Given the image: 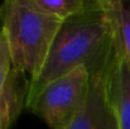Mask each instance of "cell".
I'll return each instance as SVG.
<instances>
[{
  "instance_id": "1",
  "label": "cell",
  "mask_w": 130,
  "mask_h": 129,
  "mask_svg": "<svg viewBox=\"0 0 130 129\" xmlns=\"http://www.w3.org/2000/svg\"><path fill=\"white\" fill-rule=\"evenodd\" d=\"M116 36L110 0H97L85 13L66 20L38 76L29 81L25 108L44 89L78 66L91 72L107 58Z\"/></svg>"
},
{
  "instance_id": "2",
  "label": "cell",
  "mask_w": 130,
  "mask_h": 129,
  "mask_svg": "<svg viewBox=\"0 0 130 129\" xmlns=\"http://www.w3.org/2000/svg\"><path fill=\"white\" fill-rule=\"evenodd\" d=\"M0 18L13 68L29 74V81L36 79L64 22L37 10L28 0L5 1L0 8Z\"/></svg>"
},
{
  "instance_id": "3",
  "label": "cell",
  "mask_w": 130,
  "mask_h": 129,
  "mask_svg": "<svg viewBox=\"0 0 130 129\" xmlns=\"http://www.w3.org/2000/svg\"><path fill=\"white\" fill-rule=\"evenodd\" d=\"M90 85V71L78 66L47 86L27 109L51 129H64L81 108Z\"/></svg>"
},
{
  "instance_id": "4",
  "label": "cell",
  "mask_w": 130,
  "mask_h": 129,
  "mask_svg": "<svg viewBox=\"0 0 130 129\" xmlns=\"http://www.w3.org/2000/svg\"><path fill=\"white\" fill-rule=\"evenodd\" d=\"M102 74L106 105L112 127L130 129V63L121 47L118 29Z\"/></svg>"
},
{
  "instance_id": "5",
  "label": "cell",
  "mask_w": 130,
  "mask_h": 129,
  "mask_svg": "<svg viewBox=\"0 0 130 129\" xmlns=\"http://www.w3.org/2000/svg\"><path fill=\"white\" fill-rule=\"evenodd\" d=\"M29 81L27 74L11 70L5 86L0 91V129H10L23 108H25Z\"/></svg>"
},
{
  "instance_id": "6",
  "label": "cell",
  "mask_w": 130,
  "mask_h": 129,
  "mask_svg": "<svg viewBox=\"0 0 130 129\" xmlns=\"http://www.w3.org/2000/svg\"><path fill=\"white\" fill-rule=\"evenodd\" d=\"M32 6L44 14L66 22L87 11L95 1L88 0H28Z\"/></svg>"
},
{
  "instance_id": "7",
  "label": "cell",
  "mask_w": 130,
  "mask_h": 129,
  "mask_svg": "<svg viewBox=\"0 0 130 129\" xmlns=\"http://www.w3.org/2000/svg\"><path fill=\"white\" fill-rule=\"evenodd\" d=\"M124 53L130 63V1H110Z\"/></svg>"
},
{
  "instance_id": "8",
  "label": "cell",
  "mask_w": 130,
  "mask_h": 129,
  "mask_svg": "<svg viewBox=\"0 0 130 129\" xmlns=\"http://www.w3.org/2000/svg\"><path fill=\"white\" fill-rule=\"evenodd\" d=\"M13 70L11 54L5 33L0 29V91L5 86Z\"/></svg>"
}]
</instances>
